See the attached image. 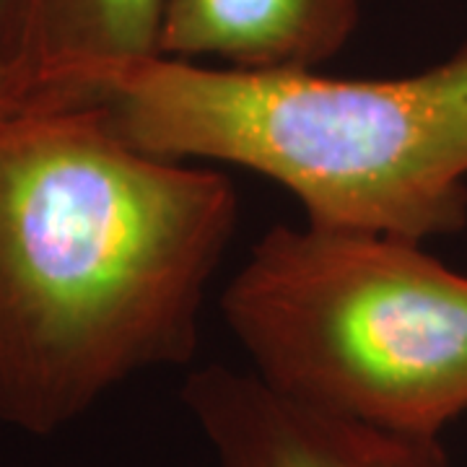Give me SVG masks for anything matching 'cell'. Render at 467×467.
I'll return each mask as SVG.
<instances>
[{
	"label": "cell",
	"instance_id": "cell-2",
	"mask_svg": "<svg viewBox=\"0 0 467 467\" xmlns=\"http://www.w3.org/2000/svg\"><path fill=\"white\" fill-rule=\"evenodd\" d=\"M91 104L143 153L226 161L284 184L315 226L416 244L467 226V39L400 78L159 55L112 76Z\"/></svg>",
	"mask_w": 467,
	"mask_h": 467
},
{
	"label": "cell",
	"instance_id": "cell-7",
	"mask_svg": "<svg viewBox=\"0 0 467 467\" xmlns=\"http://www.w3.org/2000/svg\"><path fill=\"white\" fill-rule=\"evenodd\" d=\"M32 104L24 73V0H0V119Z\"/></svg>",
	"mask_w": 467,
	"mask_h": 467
},
{
	"label": "cell",
	"instance_id": "cell-4",
	"mask_svg": "<svg viewBox=\"0 0 467 467\" xmlns=\"http://www.w3.org/2000/svg\"><path fill=\"white\" fill-rule=\"evenodd\" d=\"M182 402L216 467H450L439 436L322 413L275 392L252 371L198 368L184 382Z\"/></svg>",
	"mask_w": 467,
	"mask_h": 467
},
{
	"label": "cell",
	"instance_id": "cell-3",
	"mask_svg": "<svg viewBox=\"0 0 467 467\" xmlns=\"http://www.w3.org/2000/svg\"><path fill=\"white\" fill-rule=\"evenodd\" d=\"M221 312L252 374L301 405L416 436L467 410V275L416 242L273 226Z\"/></svg>",
	"mask_w": 467,
	"mask_h": 467
},
{
	"label": "cell",
	"instance_id": "cell-5",
	"mask_svg": "<svg viewBox=\"0 0 467 467\" xmlns=\"http://www.w3.org/2000/svg\"><path fill=\"white\" fill-rule=\"evenodd\" d=\"M358 0H167L159 52L236 70H315L346 47Z\"/></svg>",
	"mask_w": 467,
	"mask_h": 467
},
{
	"label": "cell",
	"instance_id": "cell-1",
	"mask_svg": "<svg viewBox=\"0 0 467 467\" xmlns=\"http://www.w3.org/2000/svg\"><path fill=\"white\" fill-rule=\"evenodd\" d=\"M236 223L223 174L138 150L99 104L0 119V423L57 434L192 361Z\"/></svg>",
	"mask_w": 467,
	"mask_h": 467
},
{
	"label": "cell",
	"instance_id": "cell-6",
	"mask_svg": "<svg viewBox=\"0 0 467 467\" xmlns=\"http://www.w3.org/2000/svg\"><path fill=\"white\" fill-rule=\"evenodd\" d=\"M167 0H24L32 104H91L112 76L159 57Z\"/></svg>",
	"mask_w": 467,
	"mask_h": 467
}]
</instances>
